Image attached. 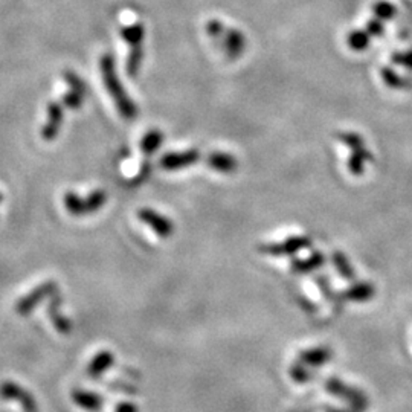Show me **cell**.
I'll return each mask as SVG.
<instances>
[{
  "mask_svg": "<svg viewBox=\"0 0 412 412\" xmlns=\"http://www.w3.org/2000/svg\"><path fill=\"white\" fill-rule=\"evenodd\" d=\"M101 75H103V83L105 84V89L112 96V100L116 105L118 112L124 118V120H135L137 115V107L133 103L132 98L127 95L124 86L121 83L118 74L115 71V62L112 55H104L101 58Z\"/></svg>",
  "mask_w": 412,
  "mask_h": 412,
  "instance_id": "6da1fadb",
  "label": "cell"
},
{
  "mask_svg": "<svg viewBox=\"0 0 412 412\" xmlns=\"http://www.w3.org/2000/svg\"><path fill=\"white\" fill-rule=\"evenodd\" d=\"M107 202V193L103 190H96L91 193L87 198H81L75 193H66L63 195V205L69 214L75 217H83L87 214H93L101 210Z\"/></svg>",
  "mask_w": 412,
  "mask_h": 412,
  "instance_id": "7a4b0ae2",
  "label": "cell"
},
{
  "mask_svg": "<svg viewBox=\"0 0 412 412\" xmlns=\"http://www.w3.org/2000/svg\"><path fill=\"white\" fill-rule=\"evenodd\" d=\"M206 31L215 40L222 38V47L231 58H239L246 47V40L241 33L234 31V29H224V26L217 21H211L206 25Z\"/></svg>",
  "mask_w": 412,
  "mask_h": 412,
  "instance_id": "3957f363",
  "label": "cell"
},
{
  "mask_svg": "<svg viewBox=\"0 0 412 412\" xmlns=\"http://www.w3.org/2000/svg\"><path fill=\"white\" fill-rule=\"evenodd\" d=\"M313 244V240L307 235H293L280 243H268L260 246V252L272 255V257H293L302 249H307Z\"/></svg>",
  "mask_w": 412,
  "mask_h": 412,
  "instance_id": "277c9868",
  "label": "cell"
},
{
  "mask_svg": "<svg viewBox=\"0 0 412 412\" xmlns=\"http://www.w3.org/2000/svg\"><path fill=\"white\" fill-rule=\"evenodd\" d=\"M0 399L8 401H21L23 412H38L37 400L31 392H28L25 388L14 384L11 380H5L0 384Z\"/></svg>",
  "mask_w": 412,
  "mask_h": 412,
  "instance_id": "5b68a950",
  "label": "cell"
},
{
  "mask_svg": "<svg viewBox=\"0 0 412 412\" xmlns=\"http://www.w3.org/2000/svg\"><path fill=\"white\" fill-rule=\"evenodd\" d=\"M137 219H139L144 224H147L150 229H153L159 239H170L174 232L173 222L165 217V215L159 214L151 208H141L136 212Z\"/></svg>",
  "mask_w": 412,
  "mask_h": 412,
  "instance_id": "8992f818",
  "label": "cell"
},
{
  "mask_svg": "<svg viewBox=\"0 0 412 412\" xmlns=\"http://www.w3.org/2000/svg\"><path fill=\"white\" fill-rule=\"evenodd\" d=\"M200 159V151L198 149H190L179 153H166L159 159V166L162 170L166 171H176L186 168V166H191L194 164H198Z\"/></svg>",
  "mask_w": 412,
  "mask_h": 412,
  "instance_id": "52a82bcc",
  "label": "cell"
},
{
  "mask_svg": "<svg viewBox=\"0 0 412 412\" xmlns=\"http://www.w3.org/2000/svg\"><path fill=\"white\" fill-rule=\"evenodd\" d=\"M64 81L69 84V87H71V91H69L63 96L64 104L69 107V109H72V110L80 109V107L83 105L84 96H86V84H84V81L74 72H66L64 74Z\"/></svg>",
  "mask_w": 412,
  "mask_h": 412,
  "instance_id": "ba28073f",
  "label": "cell"
},
{
  "mask_svg": "<svg viewBox=\"0 0 412 412\" xmlns=\"http://www.w3.org/2000/svg\"><path fill=\"white\" fill-rule=\"evenodd\" d=\"M57 290V286L54 282H45L42 286H38L34 292L29 293L25 298H22L21 301L17 302L16 310L18 315H28V313H31L34 310V307L37 306L38 302H40L43 298H46L47 295H51V293Z\"/></svg>",
  "mask_w": 412,
  "mask_h": 412,
  "instance_id": "9c48e42d",
  "label": "cell"
},
{
  "mask_svg": "<svg viewBox=\"0 0 412 412\" xmlns=\"http://www.w3.org/2000/svg\"><path fill=\"white\" fill-rule=\"evenodd\" d=\"M63 124V110L62 107L52 103L47 105V116L46 122L42 129V136L45 141H54L55 136L58 135Z\"/></svg>",
  "mask_w": 412,
  "mask_h": 412,
  "instance_id": "30bf717a",
  "label": "cell"
},
{
  "mask_svg": "<svg viewBox=\"0 0 412 412\" xmlns=\"http://www.w3.org/2000/svg\"><path fill=\"white\" fill-rule=\"evenodd\" d=\"M206 165H208L211 170L217 171V173L231 174L239 168V161L229 153L214 151V153H210L208 156H206Z\"/></svg>",
  "mask_w": 412,
  "mask_h": 412,
  "instance_id": "8fae6325",
  "label": "cell"
},
{
  "mask_svg": "<svg viewBox=\"0 0 412 412\" xmlns=\"http://www.w3.org/2000/svg\"><path fill=\"white\" fill-rule=\"evenodd\" d=\"M326 263V255L319 251H313L306 258H295L290 263L293 273H310L318 270Z\"/></svg>",
  "mask_w": 412,
  "mask_h": 412,
  "instance_id": "7c38bea8",
  "label": "cell"
},
{
  "mask_svg": "<svg viewBox=\"0 0 412 412\" xmlns=\"http://www.w3.org/2000/svg\"><path fill=\"white\" fill-rule=\"evenodd\" d=\"M372 159V154L368 151V149H360L351 151V156L348 159V170L353 176H362L365 171V164Z\"/></svg>",
  "mask_w": 412,
  "mask_h": 412,
  "instance_id": "4fadbf2b",
  "label": "cell"
},
{
  "mask_svg": "<svg viewBox=\"0 0 412 412\" xmlns=\"http://www.w3.org/2000/svg\"><path fill=\"white\" fill-rule=\"evenodd\" d=\"M331 263H333V266L336 268L338 273L341 275V277L343 280H348V281H353L356 278V272H355V268L351 266V263L350 260L347 258V255L341 252V251H335L331 253Z\"/></svg>",
  "mask_w": 412,
  "mask_h": 412,
  "instance_id": "5bb4252c",
  "label": "cell"
},
{
  "mask_svg": "<svg viewBox=\"0 0 412 412\" xmlns=\"http://www.w3.org/2000/svg\"><path fill=\"white\" fill-rule=\"evenodd\" d=\"M162 141H164V135L161 130H158V129L149 130L141 139V144H139L141 151L145 156H153L156 151L159 150V147L162 145Z\"/></svg>",
  "mask_w": 412,
  "mask_h": 412,
  "instance_id": "9a60e30c",
  "label": "cell"
},
{
  "mask_svg": "<svg viewBox=\"0 0 412 412\" xmlns=\"http://www.w3.org/2000/svg\"><path fill=\"white\" fill-rule=\"evenodd\" d=\"M58 306H60V298L54 297L52 302L49 304V318H51L54 327L62 333V335H67L69 331H71V322L69 319H66L64 316H62L60 313H58Z\"/></svg>",
  "mask_w": 412,
  "mask_h": 412,
  "instance_id": "2e32d148",
  "label": "cell"
},
{
  "mask_svg": "<svg viewBox=\"0 0 412 412\" xmlns=\"http://www.w3.org/2000/svg\"><path fill=\"white\" fill-rule=\"evenodd\" d=\"M380 78L391 89H406L411 86V80H406L401 75H399L394 69L391 67H384L380 71Z\"/></svg>",
  "mask_w": 412,
  "mask_h": 412,
  "instance_id": "e0dca14e",
  "label": "cell"
},
{
  "mask_svg": "<svg viewBox=\"0 0 412 412\" xmlns=\"http://www.w3.org/2000/svg\"><path fill=\"white\" fill-rule=\"evenodd\" d=\"M374 295V286L370 282H356L345 292V298L351 301H367Z\"/></svg>",
  "mask_w": 412,
  "mask_h": 412,
  "instance_id": "ac0fdd59",
  "label": "cell"
},
{
  "mask_svg": "<svg viewBox=\"0 0 412 412\" xmlns=\"http://www.w3.org/2000/svg\"><path fill=\"white\" fill-rule=\"evenodd\" d=\"M122 38L132 47L142 46V40H144V26L142 25L124 26V29H122Z\"/></svg>",
  "mask_w": 412,
  "mask_h": 412,
  "instance_id": "d6986e66",
  "label": "cell"
},
{
  "mask_svg": "<svg viewBox=\"0 0 412 412\" xmlns=\"http://www.w3.org/2000/svg\"><path fill=\"white\" fill-rule=\"evenodd\" d=\"M338 139L343 145H347L351 151L360 150V149H364V147H367L364 137L355 132H341L338 133Z\"/></svg>",
  "mask_w": 412,
  "mask_h": 412,
  "instance_id": "ffe728a7",
  "label": "cell"
},
{
  "mask_svg": "<svg viewBox=\"0 0 412 412\" xmlns=\"http://www.w3.org/2000/svg\"><path fill=\"white\" fill-rule=\"evenodd\" d=\"M72 399L75 400V404H78V405L86 408V409L96 411L98 408H100V400H98V397H95L93 394H91V392L74 391L72 392Z\"/></svg>",
  "mask_w": 412,
  "mask_h": 412,
  "instance_id": "44dd1931",
  "label": "cell"
},
{
  "mask_svg": "<svg viewBox=\"0 0 412 412\" xmlns=\"http://www.w3.org/2000/svg\"><path fill=\"white\" fill-rule=\"evenodd\" d=\"M142 57H144L142 46L132 47V52H130L129 58H127V67H125L127 74H129L132 78H135L137 75V72H139Z\"/></svg>",
  "mask_w": 412,
  "mask_h": 412,
  "instance_id": "7402d4cb",
  "label": "cell"
},
{
  "mask_svg": "<svg viewBox=\"0 0 412 412\" xmlns=\"http://www.w3.org/2000/svg\"><path fill=\"white\" fill-rule=\"evenodd\" d=\"M368 35L362 31H355L351 33L348 37V45L351 49L355 51H364V49L368 46Z\"/></svg>",
  "mask_w": 412,
  "mask_h": 412,
  "instance_id": "603a6c76",
  "label": "cell"
},
{
  "mask_svg": "<svg viewBox=\"0 0 412 412\" xmlns=\"http://www.w3.org/2000/svg\"><path fill=\"white\" fill-rule=\"evenodd\" d=\"M110 355L109 353H101V355H98L96 359L92 362L91 367H89V372L92 376L100 374V372L110 364Z\"/></svg>",
  "mask_w": 412,
  "mask_h": 412,
  "instance_id": "cb8c5ba5",
  "label": "cell"
},
{
  "mask_svg": "<svg viewBox=\"0 0 412 412\" xmlns=\"http://www.w3.org/2000/svg\"><path fill=\"white\" fill-rule=\"evenodd\" d=\"M391 62L397 66H404V67L409 69V71H412V51L405 52V54L397 52V54L392 55Z\"/></svg>",
  "mask_w": 412,
  "mask_h": 412,
  "instance_id": "d4e9b609",
  "label": "cell"
},
{
  "mask_svg": "<svg viewBox=\"0 0 412 412\" xmlns=\"http://www.w3.org/2000/svg\"><path fill=\"white\" fill-rule=\"evenodd\" d=\"M0 200H2V195H0Z\"/></svg>",
  "mask_w": 412,
  "mask_h": 412,
  "instance_id": "484cf974",
  "label": "cell"
}]
</instances>
